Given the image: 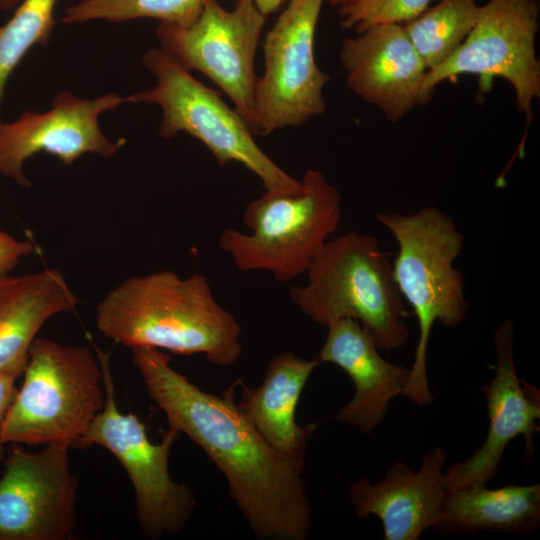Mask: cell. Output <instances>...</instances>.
Here are the masks:
<instances>
[{"label": "cell", "mask_w": 540, "mask_h": 540, "mask_svg": "<svg viewBox=\"0 0 540 540\" xmlns=\"http://www.w3.org/2000/svg\"><path fill=\"white\" fill-rule=\"evenodd\" d=\"M132 362L169 428L197 444L224 475L229 493L255 536L305 540L312 509L304 461L274 449L234 399L239 379L221 394L206 392L176 371L156 348H132Z\"/></svg>", "instance_id": "1"}, {"label": "cell", "mask_w": 540, "mask_h": 540, "mask_svg": "<svg viewBox=\"0 0 540 540\" xmlns=\"http://www.w3.org/2000/svg\"><path fill=\"white\" fill-rule=\"evenodd\" d=\"M96 327L131 349L202 354L217 366L235 364L242 353L239 322L217 302L202 274L182 278L162 270L129 277L98 303Z\"/></svg>", "instance_id": "2"}, {"label": "cell", "mask_w": 540, "mask_h": 540, "mask_svg": "<svg viewBox=\"0 0 540 540\" xmlns=\"http://www.w3.org/2000/svg\"><path fill=\"white\" fill-rule=\"evenodd\" d=\"M378 222L395 238L398 252L392 264L397 288L413 309L419 338L403 391L413 403L426 406L434 401L427 378V351L435 322L446 328L460 325L470 304L463 275L454 266L465 238L454 220L435 206L414 213H379Z\"/></svg>", "instance_id": "3"}, {"label": "cell", "mask_w": 540, "mask_h": 540, "mask_svg": "<svg viewBox=\"0 0 540 540\" xmlns=\"http://www.w3.org/2000/svg\"><path fill=\"white\" fill-rule=\"evenodd\" d=\"M305 273L307 282L292 287L289 296L314 322L327 327L353 319L379 350L409 341V312L376 237L349 231L330 238Z\"/></svg>", "instance_id": "4"}, {"label": "cell", "mask_w": 540, "mask_h": 540, "mask_svg": "<svg viewBox=\"0 0 540 540\" xmlns=\"http://www.w3.org/2000/svg\"><path fill=\"white\" fill-rule=\"evenodd\" d=\"M94 351L36 338L3 425L5 444L76 447L105 405Z\"/></svg>", "instance_id": "5"}, {"label": "cell", "mask_w": 540, "mask_h": 540, "mask_svg": "<svg viewBox=\"0 0 540 540\" xmlns=\"http://www.w3.org/2000/svg\"><path fill=\"white\" fill-rule=\"evenodd\" d=\"M296 191H265L249 202L243 223L251 233L225 229L219 247L240 271L264 270L288 282L304 274L337 230L341 195L316 169L306 170Z\"/></svg>", "instance_id": "6"}, {"label": "cell", "mask_w": 540, "mask_h": 540, "mask_svg": "<svg viewBox=\"0 0 540 540\" xmlns=\"http://www.w3.org/2000/svg\"><path fill=\"white\" fill-rule=\"evenodd\" d=\"M156 85L134 93L126 102L157 104L162 110L159 134L169 139L179 132L197 138L220 166L238 162L254 173L266 191H296L302 182L277 165L254 139L240 113L221 98L218 90L195 79L161 49L143 56Z\"/></svg>", "instance_id": "7"}, {"label": "cell", "mask_w": 540, "mask_h": 540, "mask_svg": "<svg viewBox=\"0 0 540 540\" xmlns=\"http://www.w3.org/2000/svg\"><path fill=\"white\" fill-rule=\"evenodd\" d=\"M99 358L105 405L75 448L98 445L108 450L125 469L136 499L137 522L152 539L180 532L190 520L196 500L186 483H177L169 471V454L180 434L169 428L161 442L148 437L146 427L133 413H122L116 402L110 353L93 343Z\"/></svg>", "instance_id": "8"}, {"label": "cell", "mask_w": 540, "mask_h": 540, "mask_svg": "<svg viewBox=\"0 0 540 540\" xmlns=\"http://www.w3.org/2000/svg\"><path fill=\"white\" fill-rule=\"evenodd\" d=\"M539 14V0H488L481 5L463 43L426 72L422 104L431 99L438 84L461 74L478 75L481 89L486 90L493 77L506 79L514 89L518 111L525 116V134L518 148L522 156L533 119L532 102L540 97V62L535 48Z\"/></svg>", "instance_id": "9"}, {"label": "cell", "mask_w": 540, "mask_h": 540, "mask_svg": "<svg viewBox=\"0 0 540 540\" xmlns=\"http://www.w3.org/2000/svg\"><path fill=\"white\" fill-rule=\"evenodd\" d=\"M266 17L253 0H237L231 10L206 0L190 25L160 23L156 30L161 50L216 83L254 133V63Z\"/></svg>", "instance_id": "10"}, {"label": "cell", "mask_w": 540, "mask_h": 540, "mask_svg": "<svg viewBox=\"0 0 540 540\" xmlns=\"http://www.w3.org/2000/svg\"><path fill=\"white\" fill-rule=\"evenodd\" d=\"M325 0H290L263 42L264 73L254 86L255 131L268 135L321 116L330 76L317 66L314 40Z\"/></svg>", "instance_id": "11"}, {"label": "cell", "mask_w": 540, "mask_h": 540, "mask_svg": "<svg viewBox=\"0 0 540 540\" xmlns=\"http://www.w3.org/2000/svg\"><path fill=\"white\" fill-rule=\"evenodd\" d=\"M70 446L37 452L11 443L0 476V540H68L77 527L78 479Z\"/></svg>", "instance_id": "12"}, {"label": "cell", "mask_w": 540, "mask_h": 540, "mask_svg": "<svg viewBox=\"0 0 540 540\" xmlns=\"http://www.w3.org/2000/svg\"><path fill=\"white\" fill-rule=\"evenodd\" d=\"M126 98L109 93L95 99H80L60 92L44 113L27 111L16 121L0 123V173L23 187L30 182L23 173L27 159L39 152L71 165L84 154L110 158L123 141L114 143L99 127V116L113 110Z\"/></svg>", "instance_id": "13"}, {"label": "cell", "mask_w": 540, "mask_h": 540, "mask_svg": "<svg viewBox=\"0 0 540 540\" xmlns=\"http://www.w3.org/2000/svg\"><path fill=\"white\" fill-rule=\"evenodd\" d=\"M493 342L494 377L481 388L485 395L489 426L483 444L464 461L443 473L445 490L487 485L498 473L507 445L522 435L525 462L534 451L533 436L540 431V392L517 376L514 357V326L506 319L497 327Z\"/></svg>", "instance_id": "14"}, {"label": "cell", "mask_w": 540, "mask_h": 540, "mask_svg": "<svg viewBox=\"0 0 540 540\" xmlns=\"http://www.w3.org/2000/svg\"><path fill=\"white\" fill-rule=\"evenodd\" d=\"M339 57L347 86L390 122L422 104L427 69L403 25H378L342 40Z\"/></svg>", "instance_id": "15"}, {"label": "cell", "mask_w": 540, "mask_h": 540, "mask_svg": "<svg viewBox=\"0 0 540 540\" xmlns=\"http://www.w3.org/2000/svg\"><path fill=\"white\" fill-rule=\"evenodd\" d=\"M446 458V450L435 447L423 455L417 471L395 462L376 483L358 479L349 488L356 516H376L385 540H418L436 522L445 494Z\"/></svg>", "instance_id": "16"}, {"label": "cell", "mask_w": 540, "mask_h": 540, "mask_svg": "<svg viewBox=\"0 0 540 540\" xmlns=\"http://www.w3.org/2000/svg\"><path fill=\"white\" fill-rule=\"evenodd\" d=\"M326 328L327 337L317 359L341 368L355 388L335 419L371 434L384 420L389 402L403 394L410 368L384 359L368 333L353 319H341Z\"/></svg>", "instance_id": "17"}, {"label": "cell", "mask_w": 540, "mask_h": 540, "mask_svg": "<svg viewBox=\"0 0 540 540\" xmlns=\"http://www.w3.org/2000/svg\"><path fill=\"white\" fill-rule=\"evenodd\" d=\"M319 364L317 358L308 360L283 351L270 361L260 386L251 388L239 380L236 403L240 411L274 449L293 459L304 461L308 441L317 428L314 423L299 425L296 409Z\"/></svg>", "instance_id": "18"}, {"label": "cell", "mask_w": 540, "mask_h": 540, "mask_svg": "<svg viewBox=\"0 0 540 540\" xmlns=\"http://www.w3.org/2000/svg\"><path fill=\"white\" fill-rule=\"evenodd\" d=\"M79 303L57 269L0 278V373L22 376L42 326L57 314L75 312Z\"/></svg>", "instance_id": "19"}, {"label": "cell", "mask_w": 540, "mask_h": 540, "mask_svg": "<svg viewBox=\"0 0 540 540\" xmlns=\"http://www.w3.org/2000/svg\"><path fill=\"white\" fill-rule=\"evenodd\" d=\"M540 526V485L468 486L445 490L433 526L442 534H527Z\"/></svg>", "instance_id": "20"}, {"label": "cell", "mask_w": 540, "mask_h": 540, "mask_svg": "<svg viewBox=\"0 0 540 540\" xmlns=\"http://www.w3.org/2000/svg\"><path fill=\"white\" fill-rule=\"evenodd\" d=\"M479 11L476 0H440L403 24L427 71L443 63L463 43Z\"/></svg>", "instance_id": "21"}, {"label": "cell", "mask_w": 540, "mask_h": 540, "mask_svg": "<svg viewBox=\"0 0 540 540\" xmlns=\"http://www.w3.org/2000/svg\"><path fill=\"white\" fill-rule=\"evenodd\" d=\"M206 0H82L65 11L63 22L90 20L114 22L154 18L161 23L185 27L196 20Z\"/></svg>", "instance_id": "22"}, {"label": "cell", "mask_w": 540, "mask_h": 540, "mask_svg": "<svg viewBox=\"0 0 540 540\" xmlns=\"http://www.w3.org/2000/svg\"><path fill=\"white\" fill-rule=\"evenodd\" d=\"M56 2L22 0L13 16L0 26V106L7 80L24 55L51 38Z\"/></svg>", "instance_id": "23"}, {"label": "cell", "mask_w": 540, "mask_h": 540, "mask_svg": "<svg viewBox=\"0 0 540 540\" xmlns=\"http://www.w3.org/2000/svg\"><path fill=\"white\" fill-rule=\"evenodd\" d=\"M432 0H354L338 8L340 25L360 34L387 24H405L423 13Z\"/></svg>", "instance_id": "24"}, {"label": "cell", "mask_w": 540, "mask_h": 540, "mask_svg": "<svg viewBox=\"0 0 540 540\" xmlns=\"http://www.w3.org/2000/svg\"><path fill=\"white\" fill-rule=\"evenodd\" d=\"M34 251L30 241L18 240L0 230V278L9 275L19 261Z\"/></svg>", "instance_id": "25"}, {"label": "cell", "mask_w": 540, "mask_h": 540, "mask_svg": "<svg viewBox=\"0 0 540 540\" xmlns=\"http://www.w3.org/2000/svg\"><path fill=\"white\" fill-rule=\"evenodd\" d=\"M18 376L10 373H0V464L6 456V444L2 438L3 425L8 409L16 395L15 381Z\"/></svg>", "instance_id": "26"}, {"label": "cell", "mask_w": 540, "mask_h": 540, "mask_svg": "<svg viewBox=\"0 0 540 540\" xmlns=\"http://www.w3.org/2000/svg\"><path fill=\"white\" fill-rule=\"evenodd\" d=\"M259 11L265 16L273 13L284 0H253Z\"/></svg>", "instance_id": "27"}, {"label": "cell", "mask_w": 540, "mask_h": 540, "mask_svg": "<svg viewBox=\"0 0 540 540\" xmlns=\"http://www.w3.org/2000/svg\"><path fill=\"white\" fill-rule=\"evenodd\" d=\"M19 0H0V8L9 10L18 4Z\"/></svg>", "instance_id": "28"}, {"label": "cell", "mask_w": 540, "mask_h": 540, "mask_svg": "<svg viewBox=\"0 0 540 540\" xmlns=\"http://www.w3.org/2000/svg\"><path fill=\"white\" fill-rule=\"evenodd\" d=\"M354 0H328L331 6L338 8H341L345 5L350 4Z\"/></svg>", "instance_id": "29"}]
</instances>
